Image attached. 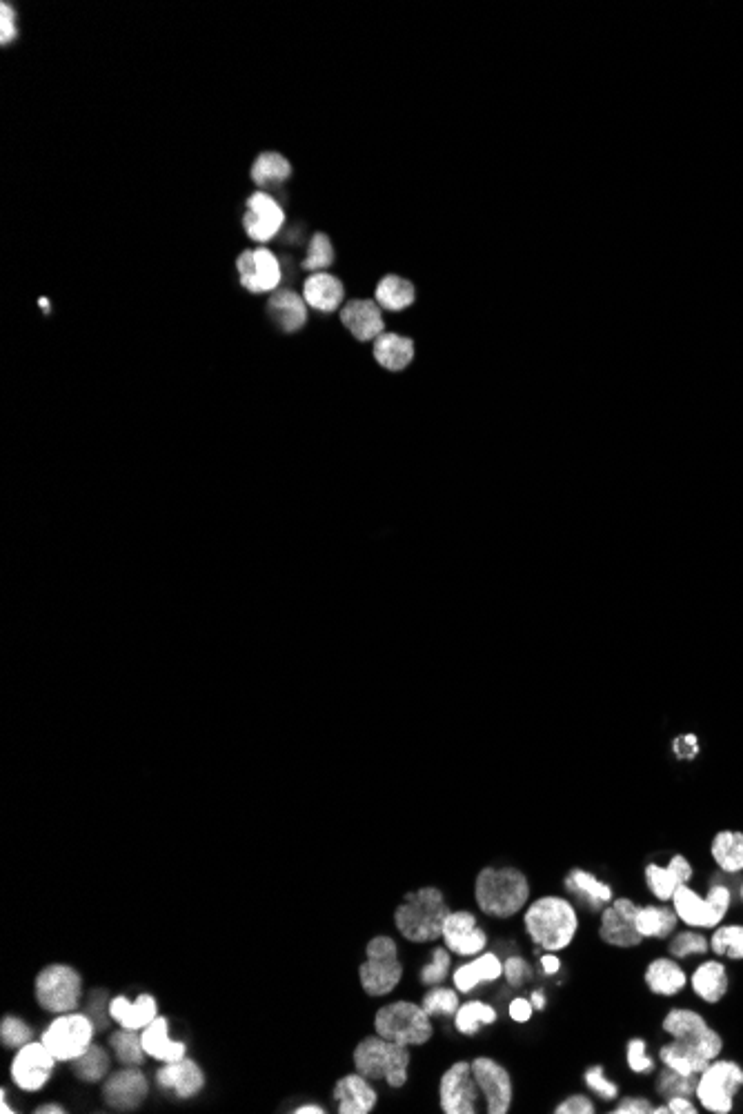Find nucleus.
Instances as JSON below:
<instances>
[{
    "mask_svg": "<svg viewBox=\"0 0 743 1114\" xmlns=\"http://www.w3.org/2000/svg\"><path fill=\"white\" fill-rule=\"evenodd\" d=\"M668 1108L672 1114H697V1106L690 1101V1097H672L668 1099Z\"/></svg>",
    "mask_w": 743,
    "mask_h": 1114,
    "instance_id": "nucleus-57",
    "label": "nucleus"
},
{
    "mask_svg": "<svg viewBox=\"0 0 743 1114\" xmlns=\"http://www.w3.org/2000/svg\"><path fill=\"white\" fill-rule=\"evenodd\" d=\"M292 176V165L279 152H263L252 165V181L261 187H276Z\"/></svg>",
    "mask_w": 743,
    "mask_h": 1114,
    "instance_id": "nucleus-36",
    "label": "nucleus"
},
{
    "mask_svg": "<svg viewBox=\"0 0 743 1114\" xmlns=\"http://www.w3.org/2000/svg\"><path fill=\"white\" fill-rule=\"evenodd\" d=\"M646 986L659 997H675L688 986V974L677 961L655 959L646 970Z\"/></svg>",
    "mask_w": 743,
    "mask_h": 1114,
    "instance_id": "nucleus-30",
    "label": "nucleus"
},
{
    "mask_svg": "<svg viewBox=\"0 0 743 1114\" xmlns=\"http://www.w3.org/2000/svg\"><path fill=\"white\" fill-rule=\"evenodd\" d=\"M503 974H505V979H508L512 988H519L521 983L530 977L528 961L521 959V957H510L508 961L503 963Z\"/></svg>",
    "mask_w": 743,
    "mask_h": 1114,
    "instance_id": "nucleus-50",
    "label": "nucleus"
},
{
    "mask_svg": "<svg viewBox=\"0 0 743 1114\" xmlns=\"http://www.w3.org/2000/svg\"><path fill=\"white\" fill-rule=\"evenodd\" d=\"M94 1030V1021L87 1014L65 1012L49 1023V1028L43 1032V1043L56 1061H74L92 1046Z\"/></svg>",
    "mask_w": 743,
    "mask_h": 1114,
    "instance_id": "nucleus-11",
    "label": "nucleus"
},
{
    "mask_svg": "<svg viewBox=\"0 0 743 1114\" xmlns=\"http://www.w3.org/2000/svg\"><path fill=\"white\" fill-rule=\"evenodd\" d=\"M583 1081H586V1086L592 1092H597L603 1101H614L619 1097V1086L606 1077V1070H603V1066L588 1068L586 1072H583Z\"/></svg>",
    "mask_w": 743,
    "mask_h": 1114,
    "instance_id": "nucleus-48",
    "label": "nucleus"
},
{
    "mask_svg": "<svg viewBox=\"0 0 743 1114\" xmlns=\"http://www.w3.org/2000/svg\"><path fill=\"white\" fill-rule=\"evenodd\" d=\"M156 1081L163 1090H172L176 1097L192 1099L203 1090L205 1074L196 1061L183 1057L178 1061L165 1063V1066L156 1072Z\"/></svg>",
    "mask_w": 743,
    "mask_h": 1114,
    "instance_id": "nucleus-22",
    "label": "nucleus"
},
{
    "mask_svg": "<svg viewBox=\"0 0 743 1114\" xmlns=\"http://www.w3.org/2000/svg\"><path fill=\"white\" fill-rule=\"evenodd\" d=\"M557 1114H594V1103L586 1097V1094H572L566 1101H561L557 1110Z\"/></svg>",
    "mask_w": 743,
    "mask_h": 1114,
    "instance_id": "nucleus-52",
    "label": "nucleus"
},
{
    "mask_svg": "<svg viewBox=\"0 0 743 1114\" xmlns=\"http://www.w3.org/2000/svg\"><path fill=\"white\" fill-rule=\"evenodd\" d=\"M72 1063L74 1074L85 1083H98L107 1077L110 1072V1054L101 1046H89L81 1057H76Z\"/></svg>",
    "mask_w": 743,
    "mask_h": 1114,
    "instance_id": "nucleus-38",
    "label": "nucleus"
},
{
    "mask_svg": "<svg viewBox=\"0 0 743 1114\" xmlns=\"http://www.w3.org/2000/svg\"><path fill=\"white\" fill-rule=\"evenodd\" d=\"M474 899L483 914L508 919L530 899V881L517 868H483L474 881Z\"/></svg>",
    "mask_w": 743,
    "mask_h": 1114,
    "instance_id": "nucleus-2",
    "label": "nucleus"
},
{
    "mask_svg": "<svg viewBox=\"0 0 743 1114\" xmlns=\"http://www.w3.org/2000/svg\"><path fill=\"white\" fill-rule=\"evenodd\" d=\"M672 750H675V754H677L679 759H695L697 754H699V741H697V736H695V734H683V736H679V739H675V743H672Z\"/></svg>",
    "mask_w": 743,
    "mask_h": 1114,
    "instance_id": "nucleus-54",
    "label": "nucleus"
},
{
    "mask_svg": "<svg viewBox=\"0 0 743 1114\" xmlns=\"http://www.w3.org/2000/svg\"><path fill=\"white\" fill-rule=\"evenodd\" d=\"M105 1001H107V994H105V992H94V997H92V1008H94V1012H96V1014H92V1017H89V1019H92V1021H94V1026H96L98 1030L107 1028V1017H105V1010L101 1012V1003H105Z\"/></svg>",
    "mask_w": 743,
    "mask_h": 1114,
    "instance_id": "nucleus-56",
    "label": "nucleus"
},
{
    "mask_svg": "<svg viewBox=\"0 0 743 1114\" xmlns=\"http://www.w3.org/2000/svg\"><path fill=\"white\" fill-rule=\"evenodd\" d=\"M628 1068L637 1074H648L655 1070V1061L652 1057H648L646 1052V1041L643 1039H630L628 1041Z\"/></svg>",
    "mask_w": 743,
    "mask_h": 1114,
    "instance_id": "nucleus-49",
    "label": "nucleus"
},
{
    "mask_svg": "<svg viewBox=\"0 0 743 1114\" xmlns=\"http://www.w3.org/2000/svg\"><path fill=\"white\" fill-rule=\"evenodd\" d=\"M416 298V290L410 281H405L401 276H385L381 283L376 285V303L388 312H401L405 307H410Z\"/></svg>",
    "mask_w": 743,
    "mask_h": 1114,
    "instance_id": "nucleus-35",
    "label": "nucleus"
},
{
    "mask_svg": "<svg viewBox=\"0 0 743 1114\" xmlns=\"http://www.w3.org/2000/svg\"><path fill=\"white\" fill-rule=\"evenodd\" d=\"M659 1059L663 1066L670 1070H677L679 1074H686V1077H699V1074L710 1066L708 1059H703L701 1054H697L688 1046H683V1043L675 1039L666 1043V1046H661Z\"/></svg>",
    "mask_w": 743,
    "mask_h": 1114,
    "instance_id": "nucleus-34",
    "label": "nucleus"
},
{
    "mask_svg": "<svg viewBox=\"0 0 743 1114\" xmlns=\"http://www.w3.org/2000/svg\"><path fill=\"white\" fill-rule=\"evenodd\" d=\"M294 1112L296 1114H323L325 1110L321 1106H301V1108H296Z\"/></svg>",
    "mask_w": 743,
    "mask_h": 1114,
    "instance_id": "nucleus-61",
    "label": "nucleus"
},
{
    "mask_svg": "<svg viewBox=\"0 0 743 1114\" xmlns=\"http://www.w3.org/2000/svg\"><path fill=\"white\" fill-rule=\"evenodd\" d=\"M743 1088V1068L737 1061L715 1059L699 1074L697 1094L699 1103L708 1112L730 1114L735 1108V1097Z\"/></svg>",
    "mask_w": 743,
    "mask_h": 1114,
    "instance_id": "nucleus-8",
    "label": "nucleus"
},
{
    "mask_svg": "<svg viewBox=\"0 0 743 1114\" xmlns=\"http://www.w3.org/2000/svg\"><path fill=\"white\" fill-rule=\"evenodd\" d=\"M450 972V952L448 948H437L432 952V961L425 966L419 974V979L425 983V986H439V983L445 981Z\"/></svg>",
    "mask_w": 743,
    "mask_h": 1114,
    "instance_id": "nucleus-47",
    "label": "nucleus"
},
{
    "mask_svg": "<svg viewBox=\"0 0 743 1114\" xmlns=\"http://www.w3.org/2000/svg\"><path fill=\"white\" fill-rule=\"evenodd\" d=\"M143 1046L145 1052L150 1054V1057L158 1059V1061H165V1063H172L185 1057V1043L181 1041H172L170 1039V1032H167V1019L165 1017H156L150 1026L143 1030Z\"/></svg>",
    "mask_w": 743,
    "mask_h": 1114,
    "instance_id": "nucleus-31",
    "label": "nucleus"
},
{
    "mask_svg": "<svg viewBox=\"0 0 743 1114\" xmlns=\"http://www.w3.org/2000/svg\"><path fill=\"white\" fill-rule=\"evenodd\" d=\"M566 888L570 892H577L581 897L590 901L592 908H601V905H610L614 901L612 888L608 883L594 877L586 870H572L566 879Z\"/></svg>",
    "mask_w": 743,
    "mask_h": 1114,
    "instance_id": "nucleus-37",
    "label": "nucleus"
},
{
    "mask_svg": "<svg viewBox=\"0 0 743 1114\" xmlns=\"http://www.w3.org/2000/svg\"><path fill=\"white\" fill-rule=\"evenodd\" d=\"M690 986L701 1001L719 1003L728 994V970L721 961H703L692 972Z\"/></svg>",
    "mask_w": 743,
    "mask_h": 1114,
    "instance_id": "nucleus-27",
    "label": "nucleus"
},
{
    "mask_svg": "<svg viewBox=\"0 0 743 1114\" xmlns=\"http://www.w3.org/2000/svg\"><path fill=\"white\" fill-rule=\"evenodd\" d=\"M236 267H239V278H241V285L245 287V292L250 294H265V292H276L281 285V263L279 258H276L270 250H265V247H259V250H245L239 261H236Z\"/></svg>",
    "mask_w": 743,
    "mask_h": 1114,
    "instance_id": "nucleus-16",
    "label": "nucleus"
},
{
    "mask_svg": "<svg viewBox=\"0 0 743 1114\" xmlns=\"http://www.w3.org/2000/svg\"><path fill=\"white\" fill-rule=\"evenodd\" d=\"M710 950L732 961L743 959V925H717L710 937Z\"/></svg>",
    "mask_w": 743,
    "mask_h": 1114,
    "instance_id": "nucleus-41",
    "label": "nucleus"
},
{
    "mask_svg": "<svg viewBox=\"0 0 743 1114\" xmlns=\"http://www.w3.org/2000/svg\"><path fill=\"white\" fill-rule=\"evenodd\" d=\"M541 968L546 974H557L559 968H561V961L554 957V952H548L541 957Z\"/></svg>",
    "mask_w": 743,
    "mask_h": 1114,
    "instance_id": "nucleus-58",
    "label": "nucleus"
},
{
    "mask_svg": "<svg viewBox=\"0 0 743 1114\" xmlns=\"http://www.w3.org/2000/svg\"><path fill=\"white\" fill-rule=\"evenodd\" d=\"M523 923L530 939L539 948L561 952L577 937L579 914L568 899L548 894V897H539L530 903V908L523 914Z\"/></svg>",
    "mask_w": 743,
    "mask_h": 1114,
    "instance_id": "nucleus-1",
    "label": "nucleus"
},
{
    "mask_svg": "<svg viewBox=\"0 0 743 1114\" xmlns=\"http://www.w3.org/2000/svg\"><path fill=\"white\" fill-rule=\"evenodd\" d=\"M532 1010H534V1006H532V1001H528V999H521V997H519V999H514V1001L510 1003V1017H512L514 1021H517V1023L530 1021Z\"/></svg>",
    "mask_w": 743,
    "mask_h": 1114,
    "instance_id": "nucleus-55",
    "label": "nucleus"
},
{
    "mask_svg": "<svg viewBox=\"0 0 743 1114\" xmlns=\"http://www.w3.org/2000/svg\"><path fill=\"white\" fill-rule=\"evenodd\" d=\"M692 874H695L692 863L683 857V854H675L666 868L650 863L646 868V883H648V890L655 894L659 901H672V897H675V892L681 888V885L690 883Z\"/></svg>",
    "mask_w": 743,
    "mask_h": 1114,
    "instance_id": "nucleus-21",
    "label": "nucleus"
},
{
    "mask_svg": "<svg viewBox=\"0 0 743 1114\" xmlns=\"http://www.w3.org/2000/svg\"><path fill=\"white\" fill-rule=\"evenodd\" d=\"M110 1017L121 1028L145 1030L158 1017V1003L152 994H141L134 1001L121 994V997L110 1001Z\"/></svg>",
    "mask_w": 743,
    "mask_h": 1114,
    "instance_id": "nucleus-24",
    "label": "nucleus"
},
{
    "mask_svg": "<svg viewBox=\"0 0 743 1114\" xmlns=\"http://www.w3.org/2000/svg\"><path fill=\"white\" fill-rule=\"evenodd\" d=\"M267 314H270L276 327H281L283 332L292 334L299 332L307 321V303L305 298L294 290H281L274 292L267 301Z\"/></svg>",
    "mask_w": 743,
    "mask_h": 1114,
    "instance_id": "nucleus-25",
    "label": "nucleus"
},
{
    "mask_svg": "<svg viewBox=\"0 0 743 1114\" xmlns=\"http://www.w3.org/2000/svg\"><path fill=\"white\" fill-rule=\"evenodd\" d=\"M0 23H3V32H0V43H3V45L7 47L9 43H14V41H16V36H18L16 9H14L12 5H9V3L0 5Z\"/></svg>",
    "mask_w": 743,
    "mask_h": 1114,
    "instance_id": "nucleus-51",
    "label": "nucleus"
},
{
    "mask_svg": "<svg viewBox=\"0 0 743 1114\" xmlns=\"http://www.w3.org/2000/svg\"><path fill=\"white\" fill-rule=\"evenodd\" d=\"M501 974H503L501 959L494 952H485L454 972V986H457V992L468 994L485 981H497Z\"/></svg>",
    "mask_w": 743,
    "mask_h": 1114,
    "instance_id": "nucleus-29",
    "label": "nucleus"
},
{
    "mask_svg": "<svg viewBox=\"0 0 743 1114\" xmlns=\"http://www.w3.org/2000/svg\"><path fill=\"white\" fill-rule=\"evenodd\" d=\"M150 1094V1083L136 1068L110 1074L103 1086V1099L114 1110H136Z\"/></svg>",
    "mask_w": 743,
    "mask_h": 1114,
    "instance_id": "nucleus-19",
    "label": "nucleus"
},
{
    "mask_svg": "<svg viewBox=\"0 0 743 1114\" xmlns=\"http://www.w3.org/2000/svg\"><path fill=\"white\" fill-rule=\"evenodd\" d=\"M361 986L370 997H385L403 979V963L399 948L390 937H374L365 948V961L359 970Z\"/></svg>",
    "mask_w": 743,
    "mask_h": 1114,
    "instance_id": "nucleus-6",
    "label": "nucleus"
},
{
    "mask_svg": "<svg viewBox=\"0 0 743 1114\" xmlns=\"http://www.w3.org/2000/svg\"><path fill=\"white\" fill-rule=\"evenodd\" d=\"M54 1063L56 1057L43 1041H29L23 1048H18V1054L12 1061V1081L25 1092L41 1090L52 1077Z\"/></svg>",
    "mask_w": 743,
    "mask_h": 1114,
    "instance_id": "nucleus-15",
    "label": "nucleus"
},
{
    "mask_svg": "<svg viewBox=\"0 0 743 1114\" xmlns=\"http://www.w3.org/2000/svg\"><path fill=\"white\" fill-rule=\"evenodd\" d=\"M697 1081L699 1077H686V1074H679L677 1070L666 1068L657 1079V1092L663 1099L692 1097V1094H697Z\"/></svg>",
    "mask_w": 743,
    "mask_h": 1114,
    "instance_id": "nucleus-42",
    "label": "nucleus"
},
{
    "mask_svg": "<svg viewBox=\"0 0 743 1114\" xmlns=\"http://www.w3.org/2000/svg\"><path fill=\"white\" fill-rule=\"evenodd\" d=\"M354 1068L370 1081H385L390 1088H403L408 1083L410 1050L381 1034L365 1037L354 1048Z\"/></svg>",
    "mask_w": 743,
    "mask_h": 1114,
    "instance_id": "nucleus-4",
    "label": "nucleus"
},
{
    "mask_svg": "<svg viewBox=\"0 0 743 1114\" xmlns=\"http://www.w3.org/2000/svg\"><path fill=\"white\" fill-rule=\"evenodd\" d=\"M0 1112H3V1114H12V1112H14V1110H12V1108H9V1103H7V1094H5V1090H3V1092H0Z\"/></svg>",
    "mask_w": 743,
    "mask_h": 1114,
    "instance_id": "nucleus-62",
    "label": "nucleus"
},
{
    "mask_svg": "<svg viewBox=\"0 0 743 1114\" xmlns=\"http://www.w3.org/2000/svg\"><path fill=\"white\" fill-rule=\"evenodd\" d=\"M479 1094L481 1090L468 1061H457L441 1077L439 1103L445 1114H477Z\"/></svg>",
    "mask_w": 743,
    "mask_h": 1114,
    "instance_id": "nucleus-12",
    "label": "nucleus"
},
{
    "mask_svg": "<svg viewBox=\"0 0 743 1114\" xmlns=\"http://www.w3.org/2000/svg\"><path fill=\"white\" fill-rule=\"evenodd\" d=\"M530 1001H532V1006H534V1008H537V1010H543V1008H546V999H543V994H541V992H534V994H532V997H530Z\"/></svg>",
    "mask_w": 743,
    "mask_h": 1114,
    "instance_id": "nucleus-60",
    "label": "nucleus"
},
{
    "mask_svg": "<svg viewBox=\"0 0 743 1114\" xmlns=\"http://www.w3.org/2000/svg\"><path fill=\"white\" fill-rule=\"evenodd\" d=\"M639 905L632 899H614L601 914L599 937L614 948H637L643 937L637 930Z\"/></svg>",
    "mask_w": 743,
    "mask_h": 1114,
    "instance_id": "nucleus-13",
    "label": "nucleus"
},
{
    "mask_svg": "<svg viewBox=\"0 0 743 1114\" xmlns=\"http://www.w3.org/2000/svg\"><path fill=\"white\" fill-rule=\"evenodd\" d=\"M341 323L356 341H376L385 330L383 310L376 301H350L341 310Z\"/></svg>",
    "mask_w": 743,
    "mask_h": 1114,
    "instance_id": "nucleus-20",
    "label": "nucleus"
},
{
    "mask_svg": "<svg viewBox=\"0 0 743 1114\" xmlns=\"http://www.w3.org/2000/svg\"><path fill=\"white\" fill-rule=\"evenodd\" d=\"M36 1001L45 1012H74L83 997V979L72 966L54 963L36 977Z\"/></svg>",
    "mask_w": 743,
    "mask_h": 1114,
    "instance_id": "nucleus-9",
    "label": "nucleus"
},
{
    "mask_svg": "<svg viewBox=\"0 0 743 1114\" xmlns=\"http://www.w3.org/2000/svg\"><path fill=\"white\" fill-rule=\"evenodd\" d=\"M376 1034L401 1043V1046H423L434 1034L430 1014L412 1001H394L383 1006L374 1017Z\"/></svg>",
    "mask_w": 743,
    "mask_h": 1114,
    "instance_id": "nucleus-5",
    "label": "nucleus"
},
{
    "mask_svg": "<svg viewBox=\"0 0 743 1114\" xmlns=\"http://www.w3.org/2000/svg\"><path fill=\"white\" fill-rule=\"evenodd\" d=\"M285 212L281 203L267 192H256L247 198V212L243 216V230L256 243H267L281 232Z\"/></svg>",
    "mask_w": 743,
    "mask_h": 1114,
    "instance_id": "nucleus-17",
    "label": "nucleus"
},
{
    "mask_svg": "<svg viewBox=\"0 0 743 1114\" xmlns=\"http://www.w3.org/2000/svg\"><path fill=\"white\" fill-rule=\"evenodd\" d=\"M472 1074L490 1114H505L512 1108V1077L499 1061H494L492 1057H477L472 1061Z\"/></svg>",
    "mask_w": 743,
    "mask_h": 1114,
    "instance_id": "nucleus-14",
    "label": "nucleus"
},
{
    "mask_svg": "<svg viewBox=\"0 0 743 1114\" xmlns=\"http://www.w3.org/2000/svg\"><path fill=\"white\" fill-rule=\"evenodd\" d=\"M652 1110H655V1106H652L648 1099L626 1097V1099H621L617 1103V1108H614L612 1112L614 1114H652Z\"/></svg>",
    "mask_w": 743,
    "mask_h": 1114,
    "instance_id": "nucleus-53",
    "label": "nucleus"
},
{
    "mask_svg": "<svg viewBox=\"0 0 743 1114\" xmlns=\"http://www.w3.org/2000/svg\"><path fill=\"white\" fill-rule=\"evenodd\" d=\"M450 912L439 888H421L405 894L394 912V923L408 941L428 943L443 937V925Z\"/></svg>",
    "mask_w": 743,
    "mask_h": 1114,
    "instance_id": "nucleus-3",
    "label": "nucleus"
},
{
    "mask_svg": "<svg viewBox=\"0 0 743 1114\" xmlns=\"http://www.w3.org/2000/svg\"><path fill=\"white\" fill-rule=\"evenodd\" d=\"M374 358L383 370L388 372H401L412 363L414 358V343L410 338L394 332H383L374 341Z\"/></svg>",
    "mask_w": 743,
    "mask_h": 1114,
    "instance_id": "nucleus-28",
    "label": "nucleus"
},
{
    "mask_svg": "<svg viewBox=\"0 0 743 1114\" xmlns=\"http://www.w3.org/2000/svg\"><path fill=\"white\" fill-rule=\"evenodd\" d=\"M741 901H743V885H741Z\"/></svg>",
    "mask_w": 743,
    "mask_h": 1114,
    "instance_id": "nucleus-64",
    "label": "nucleus"
},
{
    "mask_svg": "<svg viewBox=\"0 0 743 1114\" xmlns=\"http://www.w3.org/2000/svg\"><path fill=\"white\" fill-rule=\"evenodd\" d=\"M334 263V247L328 234H314L312 243H310V250H307V256L303 261V270L305 272H314L319 274L323 270H328V267Z\"/></svg>",
    "mask_w": 743,
    "mask_h": 1114,
    "instance_id": "nucleus-43",
    "label": "nucleus"
},
{
    "mask_svg": "<svg viewBox=\"0 0 743 1114\" xmlns=\"http://www.w3.org/2000/svg\"><path fill=\"white\" fill-rule=\"evenodd\" d=\"M732 905V892L726 885H712L706 897H701L697 890L690 888V883L681 885L672 897V908H675L679 921H683L688 928H717V925L726 919V914Z\"/></svg>",
    "mask_w": 743,
    "mask_h": 1114,
    "instance_id": "nucleus-7",
    "label": "nucleus"
},
{
    "mask_svg": "<svg viewBox=\"0 0 743 1114\" xmlns=\"http://www.w3.org/2000/svg\"><path fill=\"white\" fill-rule=\"evenodd\" d=\"M423 1010L434 1017V1014H441V1017H450V1014H457L459 1010V994L457 990H450V988H432L428 994H425L423 1001H421Z\"/></svg>",
    "mask_w": 743,
    "mask_h": 1114,
    "instance_id": "nucleus-45",
    "label": "nucleus"
},
{
    "mask_svg": "<svg viewBox=\"0 0 743 1114\" xmlns=\"http://www.w3.org/2000/svg\"><path fill=\"white\" fill-rule=\"evenodd\" d=\"M334 1099L339 1103L341 1114H370L376 1106V1090L361 1072L345 1074L343 1079L336 1081Z\"/></svg>",
    "mask_w": 743,
    "mask_h": 1114,
    "instance_id": "nucleus-23",
    "label": "nucleus"
},
{
    "mask_svg": "<svg viewBox=\"0 0 743 1114\" xmlns=\"http://www.w3.org/2000/svg\"><path fill=\"white\" fill-rule=\"evenodd\" d=\"M710 854L723 872H743V832L721 830L710 843Z\"/></svg>",
    "mask_w": 743,
    "mask_h": 1114,
    "instance_id": "nucleus-32",
    "label": "nucleus"
},
{
    "mask_svg": "<svg viewBox=\"0 0 743 1114\" xmlns=\"http://www.w3.org/2000/svg\"><path fill=\"white\" fill-rule=\"evenodd\" d=\"M0 1041L9 1050L23 1048L25 1043L32 1041V1028L27 1026L23 1019L18 1017H5L0 1023Z\"/></svg>",
    "mask_w": 743,
    "mask_h": 1114,
    "instance_id": "nucleus-46",
    "label": "nucleus"
},
{
    "mask_svg": "<svg viewBox=\"0 0 743 1114\" xmlns=\"http://www.w3.org/2000/svg\"><path fill=\"white\" fill-rule=\"evenodd\" d=\"M443 941L445 948L452 950L459 957H477L488 946V934H485L477 917L468 910L450 912L443 925Z\"/></svg>",
    "mask_w": 743,
    "mask_h": 1114,
    "instance_id": "nucleus-18",
    "label": "nucleus"
},
{
    "mask_svg": "<svg viewBox=\"0 0 743 1114\" xmlns=\"http://www.w3.org/2000/svg\"><path fill=\"white\" fill-rule=\"evenodd\" d=\"M708 950H710V941L703 937L701 932H692V930L675 934L668 946V952L675 959L697 957V954H706Z\"/></svg>",
    "mask_w": 743,
    "mask_h": 1114,
    "instance_id": "nucleus-44",
    "label": "nucleus"
},
{
    "mask_svg": "<svg viewBox=\"0 0 743 1114\" xmlns=\"http://www.w3.org/2000/svg\"><path fill=\"white\" fill-rule=\"evenodd\" d=\"M497 1021V1010L490 1008L483 1001H468L454 1014V1026L465 1037H472L481 1030V1026H492Z\"/></svg>",
    "mask_w": 743,
    "mask_h": 1114,
    "instance_id": "nucleus-39",
    "label": "nucleus"
},
{
    "mask_svg": "<svg viewBox=\"0 0 743 1114\" xmlns=\"http://www.w3.org/2000/svg\"><path fill=\"white\" fill-rule=\"evenodd\" d=\"M677 912L661 905H643L637 912V930L643 939H668L677 930Z\"/></svg>",
    "mask_w": 743,
    "mask_h": 1114,
    "instance_id": "nucleus-33",
    "label": "nucleus"
},
{
    "mask_svg": "<svg viewBox=\"0 0 743 1114\" xmlns=\"http://www.w3.org/2000/svg\"><path fill=\"white\" fill-rule=\"evenodd\" d=\"M663 1030H666L672 1039L692 1048L708 1061L719 1059V1054L723 1050L721 1034L717 1030H712L708 1026V1021L695 1010L672 1008L666 1014V1019H663Z\"/></svg>",
    "mask_w": 743,
    "mask_h": 1114,
    "instance_id": "nucleus-10",
    "label": "nucleus"
},
{
    "mask_svg": "<svg viewBox=\"0 0 743 1114\" xmlns=\"http://www.w3.org/2000/svg\"><path fill=\"white\" fill-rule=\"evenodd\" d=\"M112 1048L116 1059L123 1063L127 1068H138L141 1063L145 1061V1046H143V1037H138V1030H127L121 1028L118 1032L112 1034Z\"/></svg>",
    "mask_w": 743,
    "mask_h": 1114,
    "instance_id": "nucleus-40",
    "label": "nucleus"
},
{
    "mask_svg": "<svg viewBox=\"0 0 743 1114\" xmlns=\"http://www.w3.org/2000/svg\"><path fill=\"white\" fill-rule=\"evenodd\" d=\"M343 296H345L343 283L334 274H328V272L312 274L303 283L305 303L310 305L312 310H319L323 314H330L334 310H339L341 303H343Z\"/></svg>",
    "mask_w": 743,
    "mask_h": 1114,
    "instance_id": "nucleus-26",
    "label": "nucleus"
},
{
    "mask_svg": "<svg viewBox=\"0 0 743 1114\" xmlns=\"http://www.w3.org/2000/svg\"><path fill=\"white\" fill-rule=\"evenodd\" d=\"M38 1114H65L67 1110L63 1106H58V1103H47V1106L36 1108Z\"/></svg>",
    "mask_w": 743,
    "mask_h": 1114,
    "instance_id": "nucleus-59",
    "label": "nucleus"
},
{
    "mask_svg": "<svg viewBox=\"0 0 743 1114\" xmlns=\"http://www.w3.org/2000/svg\"><path fill=\"white\" fill-rule=\"evenodd\" d=\"M652 1114H672V1112H670V1108H668V1103H666V1106H657V1108H655V1110H652Z\"/></svg>",
    "mask_w": 743,
    "mask_h": 1114,
    "instance_id": "nucleus-63",
    "label": "nucleus"
}]
</instances>
